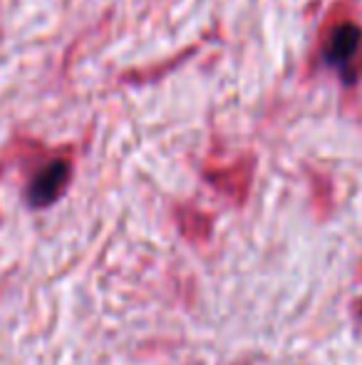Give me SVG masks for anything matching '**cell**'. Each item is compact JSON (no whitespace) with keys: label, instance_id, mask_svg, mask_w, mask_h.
<instances>
[{"label":"cell","instance_id":"obj_1","mask_svg":"<svg viewBox=\"0 0 362 365\" xmlns=\"http://www.w3.org/2000/svg\"><path fill=\"white\" fill-rule=\"evenodd\" d=\"M360 50H362V30L355 23H343L330 33L328 48H325V60L335 68L343 70V77L348 75V80H355L358 70L353 68V63H360Z\"/></svg>","mask_w":362,"mask_h":365},{"label":"cell","instance_id":"obj_2","mask_svg":"<svg viewBox=\"0 0 362 365\" xmlns=\"http://www.w3.org/2000/svg\"><path fill=\"white\" fill-rule=\"evenodd\" d=\"M68 179H70L68 162H63V159L50 162L45 169H40L38 177L33 179V184H30V192H28L30 202H33L35 207H48V204H53L55 199L63 194Z\"/></svg>","mask_w":362,"mask_h":365}]
</instances>
